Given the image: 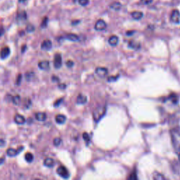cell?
Instances as JSON below:
<instances>
[{
    "mask_svg": "<svg viewBox=\"0 0 180 180\" xmlns=\"http://www.w3.org/2000/svg\"><path fill=\"white\" fill-rule=\"evenodd\" d=\"M56 172L59 176L62 177L63 179L69 178L70 174L68 170L64 166H59L56 170Z\"/></svg>",
    "mask_w": 180,
    "mask_h": 180,
    "instance_id": "cell-1",
    "label": "cell"
},
{
    "mask_svg": "<svg viewBox=\"0 0 180 180\" xmlns=\"http://www.w3.org/2000/svg\"><path fill=\"white\" fill-rule=\"evenodd\" d=\"M170 21H172V23H176V24H178L180 22V12L178 10L174 9L171 13L170 16Z\"/></svg>",
    "mask_w": 180,
    "mask_h": 180,
    "instance_id": "cell-2",
    "label": "cell"
},
{
    "mask_svg": "<svg viewBox=\"0 0 180 180\" xmlns=\"http://www.w3.org/2000/svg\"><path fill=\"white\" fill-rule=\"evenodd\" d=\"M106 23L103 20H102V19H99V20L96 21V24H95V29L98 31L103 30L106 28Z\"/></svg>",
    "mask_w": 180,
    "mask_h": 180,
    "instance_id": "cell-3",
    "label": "cell"
},
{
    "mask_svg": "<svg viewBox=\"0 0 180 180\" xmlns=\"http://www.w3.org/2000/svg\"><path fill=\"white\" fill-rule=\"evenodd\" d=\"M54 65L55 68H60L62 65V57L60 54H56L54 56Z\"/></svg>",
    "mask_w": 180,
    "mask_h": 180,
    "instance_id": "cell-4",
    "label": "cell"
},
{
    "mask_svg": "<svg viewBox=\"0 0 180 180\" xmlns=\"http://www.w3.org/2000/svg\"><path fill=\"white\" fill-rule=\"evenodd\" d=\"M52 47V42L49 39H46L42 42L41 44V49L45 51L50 50Z\"/></svg>",
    "mask_w": 180,
    "mask_h": 180,
    "instance_id": "cell-5",
    "label": "cell"
},
{
    "mask_svg": "<svg viewBox=\"0 0 180 180\" xmlns=\"http://www.w3.org/2000/svg\"><path fill=\"white\" fill-rule=\"evenodd\" d=\"M11 53L10 49L8 46H5V47L2 48L1 50V52H0V58L2 59H5L6 58L9 56Z\"/></svg>",
    "mask_w": 180,
    "mask_h": 180,
    "instance_id": "cell-6",
    "label": "cell"
},
{
    "mask_svg": "<svg viewBox=\"0 0 180 180\" xmlns=\"http://www.w3.org/2000/svg\"><path fill=\"white\" fill-rule=\"evenodd\" d=\"M96 73L100 77H104L108 74V69L103 67L97 68L96 69Z\"/></svg>",
    "mask_w": 180,
    "mask_h": 180,
    "instance_id": "cell-7",
    "label": "cell"
},
{
    "mask_svg": "<svg viewBox=\"0 0 180 180\" xmlns=\"http://www.w3.org/2000/svg\"><path fill=\"white\" fill-rule=\"evenodd\" d=\"M49 62L48 61H42L38 63V67L43 71H48L49 69Z\"/></svg>",
    "mask_w": 180,
    "mask_h": 180,
    "instance_id": "cell-8",
    "label": "cell"
},
{
    "mask_svg": "<svg viewBox=\"0 0 180 180\" xmlns=\"http://www.w3.org/2000/svg\"><path fill=\"white\" fill-rule=\"evenodd\" d=\"M14 121L18 125H23L25 122V118L22 115L16 114L14 117Z\"/></svg>",
    "mask_w": 180,
    "mask_h": 180,
    "instance_id": "cell-9",
    "label": "cell"
},
{
    "mask_svg": "<svg viewBox=\"0 0 180 180\" xmlns=\"http://www.w3.org/2000/svg\"><path fill=\"white\" fill-rule=\"evenodd\" d=\"M87 98L83 94L78 95L77 100H76V102H77V104H84V103H87Z\"/></svg>",
    "mask_w": 180,
    "mask_h": 180,
    "instance_id": "cell-10",
    "label": "cell"
},
{
    "mask_svg": "<svg viewBox=\"0 0 180 180\" xmlns=\"http://www.w3.org/2000/svg\"><path fill=\"white\" fill-rule=\"evenodd\" d=\"M35 118L38 121L43 122L46 119V114L45 113H43V112L37 113L35 114Z\"/></svg>",
    "mask_w": 180,
    "mask_h": 180,
    "instance_id": "cell-11",
    "label": "cell"
},
{
    "mask_svg": "<svg viewBox=\"0 0 180 180\" xmlns=\"http://www.w3.org/2000/svg\"><path fill=\"white\" fill-rule=\"evenodd\" d=\"M55 120L58 124H63L66 120V117L64 115H62V114H58L55 118Z\"/></svg>",
    "mask_w": 180,
    "mask_h": 180,
    "instance_id": "cell-12",
    "label": "cell"
},
{
    "mask_svg": "<svg viewBox=\"0 0 180 180\" xmlns=\"http://www.w3.org/2000/svg\"><path fill=\"white\" fill-rule=\"evenodd\" d=\"M131 16H132V17L134 20H140V19L143 18L144 14L142 12L136 11H133L132 14H131Z\"/></svg>",
    "mask_w": 180,
    "mask_h": 180,
    "instance_id": "cell-13",
    "label": "cell"
},
{
    "mask_svg": "<svg viewBox=\"0 0 180 180\" xmlns=\"http://www.w3.org/2000/svg\"><path fill=\"white\" fill-rule=\"evenodd\" d=\"M44 165L47 168H52L54 166V160L51 158H47L44 160Z\"/></svg>",
    "mask_w": 180,
    "mask_h": 180,
    "instance_id": "cell-14",
    "label": "cell"
},
{
    "mask_svg": "<svg viewBox=\"0 0 180 180\" xmlns=\"http://www.w3.org/2000/svg\"><path fill=\"white\" fill-rule=\"evenodd\" d=\"M6 153L8 156L10 157H14V156H16L19 153L18 149H12V148H9V149H7L6 151Z\"/></svg>",
    "mask_w": 180,
    "mask_h": 180,
    "instance_id": "cell-15",
    "label": "cell"
},
{
    "mask_svg": "<svg viewBox=\"0 0 180 180\" xmlns=\"http://www.w3.org/2000/svg\"><path fill=\"white\" fill-rule=\"evenodd\" d=\"M110 8L114 11H119L121 9L122 4L118 2H113L111 4H110Z\"/></svg>",
    "mask_w": 180,
    "mask_h": 180,
    "instance_id": "cell-16",
    "label": "cell"
},
{
    "mask_svg": "<svg viewBox=\"0 0 180 180\" xmlns=\"http://www.w3.org/2000/svg\"><path fill=\"white\" fill-rule=\"evenodd\" d=\"M65 38L72 42H76L79 40V37H78L77 35H75V34H73V33L68 34V35L65 36Z\"/></svg>",
    "mask_w": 180,
    "mask_h": 180,
    "instance_id": "cell-17",
    "label": "cell"
},
{
    "mask_svg": "<svg viewBox=\"0 0 180 180\" xmlns=\"http://www.w3.org/2000/svg\"><path fill=\"white\" fill-rule=\"evenodd\" d=\"M118 37L115 35H113L111 36V37L109 38V43L111 44V46H115L117 45V44L118 43Z\"/></svg>",
    "mask_w": 180,
    "mask_h": 180,
    "instance_id": "cell-18",
    "label": "cell"
},
{
    "mask_svg": "<svg viewBox=\"0 0 180 180\" xmlns=\"http://www.w3.org/2000/svg\"><path fill=\"white\" fill-rule=\"evenodd\" d=\"M27 18V14L25 11H22L20 14H18V16H17V19L18 21H25Z\"/></svg>",
    "mask_w": 180,
    "mask_h": 180,
    "instance_id": "cell-19",
    "label": "cell"
},
{
    "mask_svg": "<svg viewBox=\"0 0 180 180\" xmlns=\"http://www.w3.org/2000/svg\"><path fill=\"white\" fill-rule=\"evenodd\" d=\"M25 77L27 81H31L35 77V73H33V72H27V73H25Z\"/></svg>",
    "mask_w": 180,
    "mask_h": 180,
    "instance_id": "cell-20",
    "label": "cell"
},
{
    "mask_svg": "<svg viewBox=\"0 0 180 180\" xmlns=\"http://www.w3.org/2000/svg\"><path fill=\"white\" fill-rule=\"evenodd\" d=\"M25 159L27 163H32L34 160V156L31 153H27L25 155Z\"/></svg>",
    "mask_w": 180,
    "mask_h": 180,
    "instance_id": "cell-21",
    "label": "cell"
},
{
    "mask_svg": "<svg viewBox=\"0 0 180 180\" xmlns=\"http://www.w3.org/2000/svg\"><path fill=\"white\" fill-rule=\"evenodd\" d=\"M153 179H156V180H162V179H165V177L160 173L158 172H155L153 175Z\"/></svg>",
    "mask_w": 180,
    "mask_h": 180,
    "instance_id": "cell-22",
    "label": "cell"
},
{
    "mask_svg": "<svg viewBox=\"0 0 180 180\" xmlns=\"http://www.w3.org/2000/svg\"><path fill=\"white\" fill-rule=\"evenodd\" d=\"M12 101L15 105H19L21 103V97L19 95H16V96L12 97Z\"/></svg>",
    "mask_w": 180,
    "mask_h": 180,
    "instance_id": "cell-23",
    "label": "cell"
},
{
    "mask_svg": "<svg viewBox=\"0 0 180 180\" xmlns=\"http://www.w3.org/2000/svg\"><path fill=\"white\" fill-rule=\"evenodd\" d=\"M129 46H130V47H131V48L135 49H137L140 47L139 44L138 43H136V42H129Z\"/></svg>",
    "mask_w": 180,
    "mask_h": 180,
    "instance_id": "cell-24",
    "label": "cell"
},
{
    "mask_svg": "<svg viewBox=\"0 0 180 180\" xmlns=\"http://www.w3.org/2000/svg\"><path fill=\"white\" fill-rule=\"evenodd\" d=\"M61 139L59 138V137H56L54 139V145L55 147H58L59 145L61 144Z\"/></svg>",
    "mask_w": 180,
    "mask_h": 180,
    "instance_id": "cell-25",
    "label": "cell"
},
{
    "mask_svg": "<svg viewBox=\"0 0 180 180\" xmlns=\"http://www.w3.org/2000/svg\"><path fill=\"white\" fill-rule=\"evenodd\" d=\"M78 2L81 6H85L87 5H88L89 2H90V0H78Z\"/></svg>",
    "mask_w": 180,
    "mask_h": 180,
    "instance_id": "cell-26",
    "label": "cell"
},
{
    "mask_svg": "<svg viewBox=\"0 0 180 180\" xmlns=\"http://www.w3.org/2000/svg\"><path fill=\"white\" fill-rule=\"evenodd\" d=\"M82 136H83V139L85 140L86 142H87V144L90 142V136H89V134H87V133H86V132L83 133V135H82Z\"/></svg>",
    "mask_w": 180,
    "mask_h": 180,
    "instance_id": "cell-27",
    "label": "cell"
},
{
    "mask_svg": "<svg viewBox=\"0 0 180 180\" xmlns=\"http://www.w3.org/2000/svg\"><path fill=\"white\" fill-rule=\"evenodd\" d=\"M63 98H61V99H58V100H56V101H55V103H54V107H58V106H59L61 103L63 102Z\"/></svg>",
    "mask_w": 180,
    "mask_h": 180,
    "instance_id": "cell-28",
    "label": "cell"
},
{
    "mask_svg": "<svg viewBox=\"0 0 180 180\" xmlns=\"http://www.w3.org/2000/svg\"><path fill=\"white\" fill-rule=\"evenodd\" d=\"M26 30L28 32V33H32V32L35 30V27H34L33 25H28L26 27Z\"/></svg>",
    "mask_w": 180,
    "mask_h": 180,
    "instance_id": "cell-29",
    "label": "cell"
},
{
    "mask_svg": "<svg viewBox=\"0 0 180 180\" xmlns=\"http://www.w3.org/2000/svg\"><path fill=\"white\" fill-rule=\"evenodd\" d=\"M170 98L171 100H172V102H174L175 103H177V101H178V99H177V95L175 94H171L170 96Z\"/></svg>",
    "mask_w": 180,
    "mask_h": 180,
    "instance_id": "cell-30",
    "label": "cell"
},
{
    "mask_svg": "<svg viewBox=\"0 0 180 180\" xmlns=\"http://www.w3.org/2000/svg\"><path fill=\"white\" fill-rule=\"evenodd\" d=\"M47 22H48V18L46 17V18H44L43 19V21H42V23L41 25L42 27H45L46 26V25H47Z\"/></svg>",
    "mask_w": 180,
    "mask_h": 180,
    "instance_id": "cell-31",
    "label": "cell"
},
{
    "mask_svg": "<svg viewBox=\"0 0 180 180\" xmlns=\"http://www.w3.org/2000/svg\"><path fill=\"white\" fill-rule=\"evenodd\" d=\"M141 3L145 4V5H148V4H150L153 2V0H141Z\"/></svg>",
    "mask_w": 180,
    "mask_h": 180,
    "instance_id": "cell-32",
    "label": "cell"
},
{
    "mask_svg": "<svg viewBox=\"0 0 180 180\" xmlns=\"http://www.w3.org/2000/svg\"><path fill=\"white\" fill-rule=\"evenodd\" d=\"M66 65L68 67V68H71V67H73V65H74V63H73V61H67V62H66Z\"/></svg>",
    "mask_w": 180,
    "mask_h": 180,
    "instance_id": "cell-33",
    "label": "cell"
},
{
    "mask_svg": "<svg viewBox=\"0 0 180 180\" xmlns=\"http://www.w3.org/2000/svg\"><path fill=\"white\" fill-rule=\"evenodd\" d=\"M130 179H137V177L136 175V173L134 172L133 174H132L130 175V177H129V178Z\"/></svg>",
    "mask_w": 180,
    "mask_h": 180,
    "instance_id": "cell-34",
    "label": "cell"
},
{
    "mask_svg": "<svg viewBox=\"0 0 180 180\" xmlns=\"http://www.w3.org/2000/svg\"><path fill=\"white\" fill-rule=\"evenodd\" d=\"M21 78H22V75H18V77H17V81H16V84H18V85H19V84H21Z\"/></svg>",
    "mask_w": 180,
    "mask_h": 180,
    "instance_id": "cell-35",
    "label": "cell"
},
{
    "mask_svg": "<svg viewBox=\"0 0 180 180\" xmlns=\"http://www.w3.org/2000/svg\"><path fill=\"white\" fill-rule=\"evenodd\" d=\"M5 144H6L5 141H4V139H0V147H4V146H5Z\"/></svg>",
    "mask_w": 180,
    "mask_h": 180,
    "instance_id": "cell-36",
    "label": "cell"
},
{
    "mask_svg": "<svg viewBox=\"0 0 180 180\" xmlns=\"http://www.w3.org/2000/svg\"><path fill=\"white\" fill-rule=\"evenodd\" d=\"M4 33V28L2 25H0V36L3 35Z\"/></svg>",
    "mask_w": 180,
    "mask_h": 180,
    "instance_id": "cell-37",
    "label": "cell"
},
{
    "mask_svg": "<svg viewBox=\"0 0 180 180\" xmlns=\"http://www.w3.org/2000/svg\"><path fill=\"white\" fill-rule=\"evenodd\" d=\"M52 80L54 82H58L59 81L58 77H56V76H53V77H52Z\"/></svg>",
    "mask_w": 180,
    "mask_h": 180,
    "instance_id": "cell-38",
    "label": "cell"
},
{
    "mask_svg": "<svg viewBox=\"0 0 180 180\" xmlns=\"http://www.w3.org/2000/svg\"><path fill=\"white\" fill-rule=\"evenodd\" d=\"M58 87L60 88V89H65V87H66V86H65V84H59L58 85Z\"/></svg>",
    "mask_w": 180,
    "mask_h": 180,
    "instance_id": "cell-39",
    "label": "cell"
},
{
    "mask_svg": "<svg viewBox=\"0 0 180 180\" xmlns=\"http://www.w3.org/2000/svg\"><path fill=\"white\" fill-rule=\"evenodd\" d=\"M134 33V31H128V32H127L126 33V35H133V33Z\"/></svg>",
    "mask_w": 180,
    "mask_h": 180,
    "instance_id": "cell-40",
    "label": "cell"
},
{
    "mask_svg": "<svg viewBox=\"0 0 180 180\" xmlns=\"http://www.w3.org/2000/svg\"><path fill=\"white\" fill-rule=\"evenodd\" d=\"M4 161H5V159H4V158H0V165H2L4 163Z\"/></svg>",
    "mask_w": 180,
    "mask_h": 180,
    "instance_id": "cell-41",
    "label": "cell"
},
{
    "mask_svg": "<svg viewBox=\"0 0 180 180\" xmlns=\"http://www.w3.org/2000/svg\"><path fill=\"white\" fill-rule=\"evenodd\" d=\"M27 48V46H26V45H24L23 46V47H22V52H25V49Z\"/></svg>",
    "mask_w": 180,
    "mask_h": 180,
    "instance_id": "cell-42",
    "label": "cell"
},
{
    "mask_svg": "<svg viewBox=\"0 0 180 180\" xmlns=\"http://www.w3.org/2000/svg\"><path fill=\"white\" fill-rule=\"evenodd\" d=\"M178 156H179V159L180 160V148L179 149V151H178Z\"/></svg>",
    "mask_w": 180,
    "mask_h": 180,
    "instance_id": "cell-43",
    "label": "cell"
},
{
    "mask_svg": "<svg viewBox=\"0 0 180 180\" xmlns=\"http://www.w3.org/2000/svg\"><path fill=\"white\" fill-rule=\"evenodd\" d=\"M18 1L20 2H23H23H25L26 1H27V0H18Z\"/></svg>",
    "mask_w": 180,
    "mask_h": 180,
    "instance_id": "cell-44",
    "label": "cell"
},
{
    "mask_svg": "<svg viewBox=\"0 0 180 180\" xmlns=\"http://www.w3.org/2000/svg\"><path fill=\"white\" fill-rule=\"evenodd\" d=\"M76 1H77V0H73V2H75Z\"/></svg>",
    "mask_w": 180,
    "mask_h": 180,
    "instance_id": "cell-45",
    "label": "cell"
}]
</instances>
